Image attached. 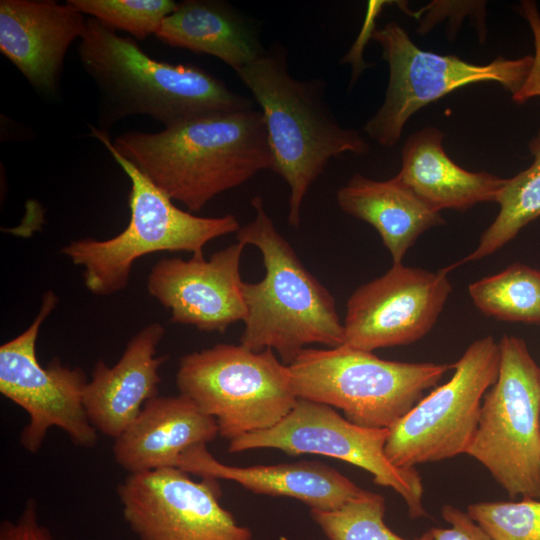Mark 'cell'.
I'll return each mask as SVG.
<instances>
[{
	"instance_id": "ffe728a7",
	"label": "cell",
	"mask_w": 540,
	"mask_h": 540,
	"mask_svg": "<svg viewBox=\"0 0 540 540\" xmlns=\"http://www.w3.org/2000/svg\"><path fill=\"white\" fill-rule=\"evenodd\" d=\"M443 138L435 127L411 134L402 148L399 180L439 212H464L477 203L496 201L506 179L458 166L445 153Z\"/></svg>"
},
{
	"instance_id": "44dd1931",
	"label": "cell",
	"mask_w": 540,
	"mask_h": 540,
	"mask_svg": "<svg viewBox=\"0 0 540 540\" xmlns=\"http://www.w3.org/2000/svg\"><path fill=\"white\" fill-rule=\"evenodd\" d=\"M337 202L345 213L376 229L393 264L402 263L423 232L445 224L440 212L419 198L397 176L377 181L355 174L338 190Z\"/></svg>"
},
{
	"instance_id": "7a4b0ae2",
	"label": "cell",
	"mask_w": 540,
	"mask_h": 540,
	"mask_svg": "<svg viewBox=\"0 0 540 540\" xmlns=\"http://www.w3.org/2000/svg\"><path fill=\"white\" fill-rule=\"evenodd\" d=\"M78 53L99 90L102 125L145 115L168 127L202 115L253 109L249 99L205 70L153 59L95 18L87 19Z\"/></svg>"
},
{
	"instance_id": "f546056e",
	"label": "cell",
	"mask_w": 540,
	"mask_h": 540,
	"mask_svg": "<svg viewBox=\"0 0 540 540\" xmlns=\"http://www.w3.org/2000/svg\"><path fill=\"white\" fill-rule=\"evenodd\" d=\"M0 540H56L39 521L37 503L29 499L15 521L4 520L0 525Z\"/></svg>"
},
{
	"instance_id": "83f0119b",
	"label": "cell",
	"mask_w": 540,
	"mask_h": 540,
	"mask_svg": "<svg viewBox=\"0 0 540 540\" xmlns=\"http://www.w3.org/2000/svg\"><path fill=\"white\" fill-rule=\"evenodd\" d=\"M521 13L531 28L535 53L524 83L512 95V100L517 104H522L532 98L540 97V13L536 3L529 0L521 2Z\"/></svg>"
},
{
	"instance_id": "8992f818",
	"label": "cell",
	"mask_w": 540,
	"mask_h": 540,
	"mask_svg": "<svg viewBox=\"0 0 540 540\" xmlns=\"http://www.w3.org/2000/svg\"><path fill=\"white\" fill-rule=\"evenodd\" d=\"M288 366L298 399L338 408L350 422L378 429L392 427L453 368L384 360L345 344L305 348Z\"/></svg>"
},
{
	"instance_id": "9c48e42d",
	"label": "cell",
	"mask_w": 540,
	"mask_h": 540,
	"mask_svg": "<svg viewBox=\"0 0 540 540\" xmlns=\"http://www.w3.org/2000/svg\"><path fill=\"white\" fill-rule=\"evenodd\" d=\"M372 38L382 48L389 81L382 106L364 130L377 143L394 146L407 120L419 109L470 84L494 81L514 95L524 83L533 56L498 57L477 65L455 55H440L417 47L396 22L375 29Z\"/></svg>"
},
{
	"instance_id": "ba28073f",
	"label": "cell",
	"mask_w": 540,
	"mask_h": 540,
	"mask_svg": "<svg viewBox=\"0 0 540 540\" xmlns=\"http://www.w3.org/2000/svg\"><path fill=\"white\" fill-rule=\"evenodd\" d=\"M499 347L498 377L466 454L511 498L540 499V367L521 338L504 335Z\"/></svg>"
},
{
	"instance_id": "4fadbf2b",
	"label": "cell",
	"mask_w": 540,
	"mask_h": 540,
	"mask_svg": "<svg viewBox=\"0 0 540 540\" xmlns=\"http://www.w3.org/2000/svg\"><path fill=\"white\" fill-rule=\"evenodd\" d=\"M122 514L139 540H253L219 502L216 479L178 467L129 474L118 485Z\"/></svg>"
},
{
	"instance_id": "7c38bea8",
	"label": "cell",
	"mask_w": 540,
	"mask_h": 540,
	"mask_svg": "<svg viewBox=\"0 0 540 540\" xmlns=\"http://www.w3.org/2000/svg\"><path fill=\"white\" fill-rule=\"evenodd\" d=\"M57 302L53 291L45 292L30 326L0 346V393L28 414L19 440L30 453L41 449L51 427L60 428L83 448L94 447L98 438L83 404L85 372L64 365L57 357L44 367L37 358L40 327Z\"/></svg>"
},
{
	"instance_id": "5b68a950",
	"label": "cell",
	"mask_w": 540,
	"mask_h": 540,
	"mask_svg": "<svg viewBox=\"0 0 540 540\" xmlns=\"http://www.w3.org/2000/svg\"><path fill=\"white\" fill-rule=\"evenodd\" d=\"M93 135L109 151L131 182L130 219L127 227L107 240L82 238L62 248L72 263L84 268V284L94 295L107 296L123 290L134 262L161 251H187L204 258L206 244L237 232L235 216L200 217L183 211L131 162L121 156L104 130L91 127Z\"/></svg>"
},
{
	"instance_id": "6da1fadb",
	"label": "cell",
	"mask_w": 540,
	"mask_h": 540,
	"mask_svg": "<svg viewBox=\"0 0 540 540\" xmlns=\"http://www.w3.org/2000/svg\"><path fill=\"white\" fill-rule=\"evenodd\" d=\"M112 143L161 191L192 212L274 167L263 115L254 109L202 115L156 133L128 131Z\"/></svg>"
},
{
	"instance_id": "2e32d148",
	"label": "cell",
	"mask_w": 540,
	"mask_h": 540,
	"mask_svg": "<svg viewBox=\"0 0 540 540\" xmlns=\"http://www.w3.org/2000/svg\"><path fill=\"white\" fill-rule=\"evenodd\" d=\"M87 20L68 2L0 1V51L38 92L55 94L64 57Z\"/></svg>"
},
{
	"instance_id": "277c9868",
	"label": "cell",
	"mask_w": 540,
	"mask_h": 540,
	"mask_svg": "<svg viewBox=\"0 0 540 540\" xmlns=\"http://www.w3.org/2000/svg\"><path fill=\"white\" fill-rule=\"evenodd\" d=\"M236 74L260 106L273 171L290 188L288 222L298 227L303 199L329 159L346 152L365 154L369 145L357 131L334 119L317 82L290 75L285 52L265 51Z\"/></svg>"
},
{
	"instance_id": "4316f807",
	"label": "cell",
	"mask_w": 540,
	"mask_h": 540,
	"mask_svg": "<svg viewBox=\"0 0 540 540\" xmlns=\"http://www.w3.org/2000/svg\"><path fill=\"white\" fill-rule=\"evenodd\" d=\"M466 512L493 540H540L538 499L477 502Z\"/></svg>"
},
{
	"instance_id": "52a82bcc",
	"label": "cell",
	"mask_w": 540,
	"mask_h": 540,
	"mask_svg": "<svg viewBox=\"0 0 540 540\" xmlns=\"http://www.w3.org/2000/svg\"><path fill=\"white\" fill-rule=\"evenodd\" d=\"M179 394L217 421L229 442L279 423L294 407L289 366L274 351H252L242 344H216L180 358Z\"/></svg>"
},
{
	"instance_id": "ac0fdd59",
	"label": "cell",
	"mask_w": 540,
	"mask_h": 540,
	"mask_svg": "<svg viewBox=\"0 0 540 540\" xmlns=\"http://www.w3.org/2000/svg\"><path fill=\"white\" fill-rule=\"evenodd\" d=\"M176 467L201 478L234 481L256 494L294 498L311 510H336L365 491L321 462L230 466L218 461L206 444L187 449L178 458Z\"/></svg>"
},
{
	"instance_id": "5bb4252c",
	"label": "cell",
	"mask_w": 540,
	"mask_h": 540,
	"mask_svg": "<svg viewBox=\"0 0 540 540\" xmlns=\"http://www.w3.org/2000/svg\"><path fill=\"white\" fill-rule=\"evenodd\" d=\"M393 264L382 276L359 286L347 301L345 345L369 351L406 345L435 325L452 291L448 272Z\"/></svg>"
},
{
	"instance_id": "9a60e30c",
	"label": "cell",
	"mask_w": 540,
	"mask_h": 540,
	"mask_svg": "<svg viewBox=\"0 0 540 540\" xmlns=\"http://www.w3.org/2000/svg\"><path fill=\"white\" fill-rule=\"evenodd\" d=\"M245 245L232 244L205 258L158 261L147 279L149 294L171 312V321L223 333L244 321L247 308L240 260Z\"/></svg>"
},
{
	"instance_id": "7402d4cb",
	"label": "cell",
	"mask_w": 540,
	"mask_h": 540,
	"mask_svg": "<svg viewBox=\"0 0 540 540\" xmlns=\"http://www.w3.org/2000/svg\"><path fill=\"white\" fill-rule=\"evenodd\" d=\"M155 36L170 46L215 56L235 71L265 52L245 21L215 1L178 3Z\"/></svg>"
},
{
	"instance_id": "30bf717a",
	"label": "cell",
	"mask_w": 540,
	"mask_h": 540,
	"mask_svg": "<svg viewBox=\"0 0 540 540\" xmlns=\"http://www.w3.org/2000/svg\"><path fill=\"white\" fill-rule=\"evenodd\" d=\"M499 367V343L492 336L474 341L453 364L451 378L389 428V461L399 468H415L466 454Z\"/></svg>"
},
{
	"instance_id": "f1b7e54d",
	"label": "cell",
	"mask_w": 540,
	"mask_h": 540,
	"mask_svg": "<svg viewBox=\"0 0 540 540\" xmlns=\"http://www.w3.org/2000/svg\"><path fill=\"white\" fill-rule=\"evenodd\" d=\"M441 515L449 527L430 529L433 540H493L467 512L453 505H444Z\"/></svg>"
},
{
	"instance_id": "603a6c76",
	"label": "cell",
	"mask_w": 540,
	"mask_h": 540,
	"mask_svg": "<svg viewBox=\"0 0 540 540\" xmlns=\"http://www.w3.org/2000/svg\"><path fill=\"white\" fill-rule=\"evenodd\" d=\"M534 157L524 171L506 179L496 201L499 212L483 232L475 250L458 264L477 261L498 251L533 220L540 217V130L529 142Z\"/></svg>"
},
{
	"instance_id": "484cf974",
	"label": "cell",
	"mask_w": 540,
	"mask_h": 540,
	"mask_svg": "<svg viewBox=\"0 0 540 540\" xmlns=\"http://www.w3.org/2000/svg\"><path fill=\"white\" fill-rule=\"evenodd\" d=\"M82 14H89L112 29L128 32L138 40L156 34L162 21L178 6L171 0H68Z\"/></svg>"
},
{
	"instance_id": "8fae6325",
	"label": "cell",
	"mask_w": 540,
	"mask_h": 540,
	"mask_svg": "<svg viewBox=\"0 0 540 540\" xmlns=\"http://www.w3.org/2000/svg\"><path fill=\"white\" fill-rule=\"evenodd\" d=\"M388 436L389 428L363 427L329 405L298 399L279 423L230 441L228 451L270 448L294 456L315 454L336 458L364 469L377 485L398 493L411 519L426 517L422 479L415 468H399L389 461L385 454Z\"/></svg>"
},
{
	"instance_id": "d4e9b609",
	"label": "cell",
	"mask_w": 540,
	"mask_h": 540,
	"mask_svg": "<svg viewBox=\"0 0 540 540\" xmlns=\"http://www.w3.org/2000/svg\"><path fill=\"white\" fill-rule=\"evenodd\" d=\"M310 514L329 540H433L430 530L415 539L394 533L384 520V497L366 490L336 510Z\"/></svg>"
},
{
	"instance_id": "3957f363",
	"label": "cell",
	"mask_w": 540,
	"mask_h": 540,
	"mask_svg": "<svg viewBox=\"0 0 540 540\" xmlns=\"http://www.w3.org/2000/svg\"><path fill=\"white\" fill-rule=\"evenodd\" d=\"M252 206L255 218L240 227L236 239L259 249L266 273L257 283L244 282L247 315L240 344L255 352L276 351L287 366L308 345H343L344 325L332 294L275 228L263 199L253 198Z\"/></svg>"
},
{
	"instance_id": "d6986e66",
	"label": "cell",
	"mask_w": 540,
	"mask_h": 540,
	"mask_svg": "<svg viewBox=\"0 0 540 540\" xmlns=\"http://www.w3.org/2000/svg\"><path fill=\"white\" fill-rule=\"evenodd\" d=\"M218 435L216 419L203 413L188 397L156 396L114 439L113 457L129 474L176 467L187 449L207 445Z\"/></svg>"
},
{
	"instance_id": "e0dca14e",
	"label": "cell",
	"mask_w": 540,
	"mask_h": 540,
	"mask_svg": "<svg viewBox=\"0 0 540 540\" xmlns=\"http://www.w3.org/2000/svg\"><path fill=\"white\" fill-rule=\"evenodd\" d=\"M164 335L160 323H151L131 338L115 365L107 366L102 359L96 362L83 404L97 432L116 439L145 403L158 396L159 369L169 358L156 355Z\"/></svg>"
},
{
	"instance_id": "cb8c5ba5",
	"label": "cell",
	"mask_w": 540,
	"mask_h": 540,
	"mask_svg": "<svg viewBox=\"0 0 540 540\" xmlns=\"http://www.w3.org/2000/svg\"><path fill=\"white\" fill-rule=\"evenodd\" d=\"M474 305L502 321L540 325V270L516 262L468 287Z\"/></svg>"
}]
</instances>
